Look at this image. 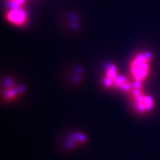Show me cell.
Listing matches in <instances>:
<instances>
[{"instance_id":"cell-2","label":"cell","mask_w":160,"mask_h":160,"mask_svg":"<svg viewBox=\"0 0 160 160\" xmlns=\"http://www.w3.org/2000/svg\"><path fill=\"white\" fill-rule=\"evenodd\" d=\"M148 66L145 61L143 57H139L134 62L133 74L137 82H141L146 77L147 74Z\"/></svg>"},{"instance_id":"cell-1","label":"cell","mask_w":160,"mask_h":160,"mask_svg":"<svg viewBox=\"0 0 160 160\" xmlns=\"http://www.w3.org/2000/svg\"><path fill=\"white\" fill-rule=\"evenodd\" d=\"M133 95L135 107L139 112L144 113L149 111L154 107V103L151 98L143 95L141 91H135L133 93Z\"/></svg>"},{"instance_id":"cell-3","label":"cell","mask_w":160,"mask_h":160,"mask_svg":"<svg viewBox=\"0 0 160 160\" xmlns=\"http://www.w3.org/2000/svg\"><path fill=\"white\" fill-rule=\"evenodd\" d=\"M9 18L11 21L19 23H21L23 21L24 18H25V15H24L23 12H22L21 11L14 10L10 13Z\"/></svg>"}]
</instances>
